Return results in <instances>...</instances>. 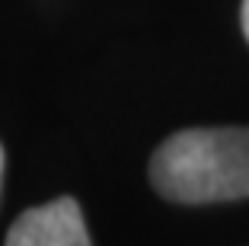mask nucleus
Masks as SVG:
<instances>
[{
  "instance_id": "1",
  "label": "nucleus",
  "mask_w": 249,
  "mask_h": 246,
  "mask_svg": "<svg viewBox=\"0 0 249 246\" xmlns=\"http://www.w3.org/2000/svg\"><path fill=\"white\" fill-rule=\"evenodd\" d=\"M157 192L182 205L249 195V128H189L169 134L150 160Z\"/></svg>"
},
{
  "instance_id": "4",
  "label": "nucleus",
  "mask_w": 249,
  "mask_h": 246,
  "mask_svg": "<svg viewBox=\"0 0 249 246\" xmlns=\"http://www.w3.org/2000/svg\"><path fill=\"white\" fill-rule=\"evenodd\" d=\"M0 173H3V151H0Z\"/></svg>"
},
{
  "instance_id": "3",
  "label": "nucleus",
  "mask_w": 249,
  "mask_h": 246,
  "mask_svg": "<svg viewBox=\"0 0 249 246\" xmlns=\"http://www.w3.org/2000/svg\"><path fill=\"white\" fill-rule=\"evenodd\" d=\"M243 32L249 38V0H243Z\"/></svg>"
},
{
  "instance_id": "2",
  "label": "nucleus",
  "mask_w": 249,
  "mask_h": 246,
  "mask_svg": "<svg viewBox=\"0 0 249 246\" xmlns=\"http://www.w3.org/2000/svg\"><path fill=\"white\" fill-rule=\"evenodd\" d=\"M7 246H93L83 211L73 198H54L48 205L22 211L10 227Z\"/></svg>"
}]
</instances>
